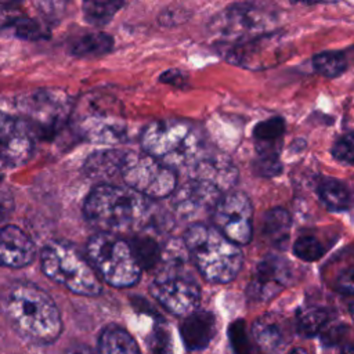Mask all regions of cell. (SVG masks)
Listing matches in <instances>:
<instances>
[{
  "mask_svg": "<svg viewBox=\"0 0 354 354\" xmlns=\"http://www.w3.org/2000/svg\"><path fill=\"white\" fill-rule=\"evenodd\" d=\"M0 310L11 328L28 342L48 344L61 335L62 321L55 301L33 283L15 282L4 288Z\"/></svg>",
  "mask_w": 354,
  "mask_h": 354,
  "instance_id": "obj_1",
  "label": "cell"
},
{
  "mask_svg": "<svg viewBox=\"0 0 354 354\" xmlns=\"http://www.w3.org/2000/svg\"><path fill=\"white\" fill-rule=\"evenodd\" d=\"M83 212L100 232L118 235L141 228L149 218L151 202L129 187L100 184L87 195Z\"/></svg>",
  "mask_w": 354,
  "mask_h": 354,
  "instance_id": "obj_2",
  "label": "cell"
},
{
  "mask_svg": "<svg viewBox=\"0 0 354 354\" xmlns=\"http://www.w3.org/2000/svg\"><path fill=\"white\" fill-rule=\"evenodd\" d=\"M184 245L198 271L209 282L227 283L241 271L242 250L214 227L192 224L184 234Z\"/></svg>",
  "mask_w": 354,
  "mask_h": 354,
  "instance_id": "obj_3",
  "label": "cell"
},
{
  "mask_svg": "<svg viewBox=\"0 0 354 354\" xmlns=\"http://www.w3.org/2000/svg\"><path fill=\"white\" fill-rule=\"evenodd\" d=\"M141 147L149 156L169 167L192 165L202 156V137L185 120L166 119L148 124L141 134Z\"/></svg>",
  "mask_w": 354,
  "mask_h": 354,
  "instance_id": "obj_4",
  "label": "cell"
},
{
  "mask_svg": "<svg viewBox=\"0 0 354 354\" xmlns=\"http://www.w3.org/2000/svg\"><path fill=\"white\" fill-rule=\"evenodd\" d=\"M41 270L54 282L82 296H97L101 281L91 264L68 242L53 241L41 252Z\"/></svg>",
  "mask_w": 354,
  "mask_h": 354,
  "instance_id": "obj_5",
  "label": "cell"
},
{
  "mask_svg": "<svg viewBox=\"0 0 354 354\" xmlns=\"http://www.w3.org/2000/svg\"><path fill=\"white\" fill-rule=\"evenodd\" d=\"M88 263L106 283L127 288L138 282L141 266L131 245L113 234L98 232L87 243Z\"/></svg>",
  "mask_w": 354,
  "mask_h": 354,
  "instance_id": "obj_6",
  "label": "cell"
},
{
  "mask_svg": "<svg viewBox=\"0 0 354 354\" xmlns=\"http://www.w3.org/2000/svg\"><path fill=\"white\" fill-rule=\"evenodd\" d=\"M119 174L129 188L145 198L169 196L177 185L174 170L148 153L124 152Z\"/></svg>",
  "mask_w": 354,
  "mask_h": 354,
  "instance_id": "obj_7",
  "label": "cell"
},
{
  "mask_svg": "<svg viewBox=\"0 0 354 354\" xmlns=\"http://www.w3.org/2000/svg\"><path fill=\"white\" fill-rule=\"evenodd\" d=\"M277 17L257 4H234L213 18L210 29L223 43H234L270 33Z\"/></svg>",
  "mask_w": 354,
  "mask_h": 354,
  "instance_id": "obj_8",
  "label": "cell"
},
{
  "mask_svg": "<svg viewBox=\"0 0 354 354\" xmlns=\"http://www.w3.org/2000/svg\"><path fill=\"white\" fill-rule=\"evenodd\" d=\"M149 290L167 311L176 315H189L201 299L195 279L176 263H169L156 274Z\"/></svg>",
  "mask_w": 354,
  "mask_h": 354,
  "instance_id": "obj_9",
  "label": "cell"
},
{
  "mask_svg": "<svg viewBox=\"0 0 354 354\" xmlns=\"http://www.w3.org/2000/svg\"><path fill=\"white\" fill-rule=\"evenodd\" d=\"M216 230L234 243L246 245L252 239L253 209L250 199L241 191L223 195L212 210Z\"/></svg>",
  "mask_w": 354,
  "mask_h": 354,
  "instance_id": "obj_10",
  "label": "cell"
},
{
  "mask_svg": "<svg viewBox=\"0 0 354 354\" xmlns=\"http://www.w3.org/2000/svg\"><path fill=\"white\" fill-rule=\"evenodd\" d=\"M223 57L238 66L248 69L270 68L282 61L283 41L272 32L234 43H221Z\"/></svg>",
  "mask_w": 354,
  "mask_h": 354,
  "instance_id": "obj_11",
  "label": "cell"
},
{
  "mask_svg": "<svg viewBox=\"0 0 354 354\" xmlns=\"http://www.w3.org/2000/svg\"><path fill=\"white\" fill-rule=\"evenodd\" d=\"M33 134L24 120L0 112V169H15L33 155Z\"/></svg>",
  "mask_w": 354,
  "mask_h": 354,
  "instance_id": "obj_12",
  "label": "cell"
},
{
  "mask_svg": "<svg viewBox=\"0 0 354 354\" xmlns=\"http://www.w3.org/2000/svg\"><path fill=\"white\" fill-rule=\"evenodd\" d=\"M293 278L290 263L281 256L268 254L259 261L248 285L246 293L252 301H268L283 290Z\"/></svg>",
  "mask_w": 354,
  "mask_h": 354,
  "instance_id": "obj_13",
  "label": "cell"
},
{
  "mask_svg": "<svg viewBox=\"0 0 354 354\" xmlns=\"http://www.w3.org/2000/svg\"><path fill=\"white\" fill-rule=\"evenodd\" d=\"M21 109L37 127L54 130L66 120L71 101L62 91L39 90L21 100Z\"/></svg>",
  "mask_w": 354,
  "mask_h": 354,
  "instance_id": "obj_14",
  "label": "cell"
},
{
  "mask_svg": "<svg viewBox=\"0 0 354 354\" xmlns=\"http://www.w3.org/2000/svg\"><path fill=\"white\" fill-rule=\"evenodd\" d=\"M223 194L213 185L191 178L173 192L171 205L184 220H195L203 213L213 210Z\"/></svg>",
  "mask_w": 354,
  "mask_h": 354,
  "instance_id": "obj_15",
  "label": "cell"
},
{
  "mask_svg": "<svg viewBox=\"0 0 354 354\" xmlns=\"http://www.w3.org/2000/svg\"><path fill=\"white\" fill-rule=\"evenodd\" d=\"M189 177L207 183L223 194L236 184L238 170L224 155H202L191 165Z\"/></svg>",
  "mask_w": 354,
  "mask_h": 354,
  "instance_id": "obj_16",
  "label": "cell"
},
{
  "mask_svg": "<svg viewBox=\"0 0 354 354\" xmlns=\"http://www.w3.org/2000/svg\"><path fill=\"white\" fill-rule=\"evenodd\" d=\"M36 254L30 236L17 225L0 227V266L10 268L26 267Z\"/></svg>",
  "mask_w": 354,
  "mask_h": 354,
  "instance_id": "obj_17",
  "label": "cell"
},
{
  "mask_svg": "<svg viewBox=\"0 0 354 354\" xmlns=\"http://www.w3.org/2000/svg\"><path fill=\"white\" fill-rule=\"evenodd\" d=\"M252 337L260 351L264 354H275L289 342L290 328L283 317L266 314L253 322Z\"/></svg>",
  "mask_w": 354,
  "mask_h": 354,
  "instance_id": "obj_18",
  "label": "cell"
},
{
  "mask_svg": "<svg viewBox=\"0 0 354 354\" xmlns=\"http://www.w3.org/2000/svg\"><path fill=\"white\" fill-rule=\"evenodd\" d=\"M180 332L187 348H206L216 333V318L209 311H194L185 317Z\"/></svg>",
  "mask_w": 354,
  "mask_h": 354,
  "instance_id": "obj_19",
  "label": "cell"
},
{
  "mask_svg": "<svg viewBox=\"0 0 354 354\" xmlns=\"http://www.w3.org/2000/svg\"><path fill=\"white\" fill-rule=\"evenodd\" d=\"M285 133V122L279 116L257 123L253 129L257 156H279V147Z\"/></svg>",
  "mask_w": 354,
  "mask_h": 354,
  "instance_id": "obj_20",
  "label": "cell"
},
{
  "mask_svg": "<svg viewBox=\"0 0 354 354\" xmlns=\"http://www.w3.org/2000/svg\"><path fill=\"white\" fill-rule=\"evenodd\" d=\"M83 131L88 140L104 144L119 142L126 134V129L122 122L104 115L87 118L83 122Z\"/></svg>",
  "mask_w": 354,
  "mask_h": 354,
  "instance_id": "obj_21",
  "label": "cell"
},
{
  "mask_svg": "<svg viewBox=\"0 0 354 354\" xmlns=\"http://www.w3.org/2000/svg\"><path fill=\"white\" fill-rule=\"evenodd\" d=\"M98 354H140V348L127 330L108 325L98 337Z\"/></svg>",
  "mask_w": 354,
  "mask_h": 354,
  "instance_id": "obj_22",
  "label": "cell"
},
{
  "mask_svg": "<svg viewBox=\"0 0 354 354\" xmlns=\"http://www.w3.org/2000/svg\"><path fill=\"white\" fill-rule=\"evenodd\" d=\"M292 227L290 214L282 207H274L268 210L263 218V234L267 241L279 248L285 249L289 241V232Z\"/></svg>",
  "mask_w": 354,
  "mask_h": 354,
  "instance_id": "obj_23",
  "label": "cell"
},
{
  "mask_svg": "<svg viewBox=\"0 0 354 354\" xmlns=\"http://www.w3.org/2000/svg\"><path fill=\"white\" fill-rule=\"evenodd\" d=\"M112 47V36L104 32H90L72 40L69 46V53L75 57H98L109 53Z\"/></svg>",
  "mask_w": 354,
  "mask_h": 354,
  "instance_id": "obj_24",
  "label": "cell"
},
{
  "mask_svg": "<svg viewBox=\"0 0 354 354\" xmlns=\"http://www.w3.org/2000/svg\"><path fill=\"white\" fill-rule=\"evenodd\" d=\"M317 192L322 203L332 212H343L351 203L347 187L332 177L322 178L317 187Z\"/></svg>",
  "mask_w": 354,
  "mask_h": 354,
  "instance_id": "obj_25",
  "label": "cell"
},
{
  "mask_svg": "<svg viewBox=\"0 0 354 354\" xmlns=\"http://www.w3.org/2000/svg\"><path fill=\"white\" fill-rule=\"evenodd\" d=\"M126 151H102L94 153L86 163L88 174L94 177H111L115 173H120L122 160Z\"/></svg>",
  "mask_w": 354,
  "mask_h": 354,
  "instance_id": "obj_26",
  "label": "cell"
},
{
  "mask_svg": "<svg viewBox=\"0 0 354 354\" xmlns=\"http://www.w3.org/2000/svg\"><path fill=\"white\" fill-rule=\"evenodd\" d=\"M329 322V313L322 307H304L297 313V328L306 336H314L324 330Z\"/></svg>",
  "mask_w": 354,
  "mask_h": 354,
  "instance_id": "obj_27",
  "label": "cell"
},
{
  "mask_svg": "<svg viewBox=\"0 0 354 354\" xmlns=\"http://www.w3.org/2000/svg\"><path fill=\"white\" fill-rule=\"evenodd\" d=\"M314 71L324 77H337L347 69V59L340 51H324L313 58Z\"/></svg>",
  "mask_w": 354,
  "mask_h": 354,
  "instance_id": "obj_28",
  "label": "cell"
},
{
  "mask_svg": "<svg viewBox=\"0 0 354 354\" xmlns=\"http://www.w3.org/2000/svg\"><path fill=\"white\" fill-rule=\"evenodd\" d=\"M120 7H123L122 1H84L83 15L91 25H105Z\"/></svg>",
  "mask_w": 354,
  "mask_h": 354,
  "instance_id": "obj_29",
  "label": "cell"
},
{
  "mask_svg": "<svg viewBox=\"0 0 354 354\" xmlns=\"http://www.w3.org/2000/svg\"><path fill=\"white\" fill-rule=\"evenodd\" d=\"M131 249L141 267H151L156 264V261L160 259V248L151 238H147V236L137 238Z\"/></svg>",
  "mask_w": 354,
  "mask_h": 354,
  "instance_id": "obj_30",
  "label": "cell"
},
{
  "mask_svg": "<svg viewBox=\"0 0 354 354\" xmlns=\"http://www.w3.org/2000/svg\"><path fill=\"white\" fill-rule=\"evenodd\" d=\"M293 253L300 260L315 261V260H319L324 256L325 248L314 236H300L293 243Z\"/></svg>",
  "mask_w": 354,
  "mask_h": 354,
  "instance_id": "obj_31",
  "label": "cell"
},
{
  "mask_svg": "<svg viewBox=\"0 0 354 354\" xmlns=\"http://www.w3.org/2000/svg\"><path fill=\"white\" fill-rule=\"evenodd\" d=\"M149 354H173V340L169 329L163 325H156L147 340Z\"/></svg>",
  "mask_w": 354,
  "mask_h": 354,
  "instance_id": "obj_32",
  "label": "cell"
},
{
  "mask_svg": "<svg viewBox=\"0 0 354 354\" xmlns=\"http://www.w3.org/2000/svg\"><path fill=\"white\" fill-rule=\"evenodd\" d=\"M15 36L25 40H37L44 37L43 26L30 18H18L10 24Z\"/></svg>",
  "mask_w": 354,
  "mask_h": 354,
  "instance_id": "obj_33",
  "label": "cell"
},
{
  "mask_svg": "<svg viewBox=\"0 0 354 354\" xmlns=\"http://www.w3.org/2000/svg\"><path fill=\"white\" fill-rule=\"evenodd\" d=\"M335 159L346 165H354V131L340 136L332 148Z\"/></svg>",
  "mask_w": 354,
  "mask_h": 354,
  "instance_id": "obj_34",
  "label": "cell"
},
{
  "mask_svg": "<svg viewBox=\"0 0 354 354\" xmlns=\"http://www.w3.org/2000/svg\"><path fill=\"white\" fill-rule=\"evenodd\" d=\"M230 340H231V346L234 348L235 354H253L249 340H248V335L245 330V324L243 321H235L231 324L230 330Z\"/></svg>",
  "mask_w": 354,
  "mask_h": 354,
  "instance_id": "obj_35",
  "label": "cell"
},
{
  "mask_svg": "<svg viewBox=\"0 0 354 354\" xmlns=\"http://www.w3.org/2000/svg\"><path fill=\"white\" fill-rule=\"evenodd\" d=\"M254 170L261 177L278 176L282 170L279 156H257L254 162Z\"/></svg>",
  "mask_w": 354,
  "mask_h": 354,
  "instance_id": "obj_36",
  "label": "cell"
},
{
  "mask_svg": "<svg viewBox=\"0 0 354 354\" xmlns=\"http://www.w3.org/2000/svg\"><path fill=\"white\" fill-rule=\"evenodd\" d=\"M335 289L343 295H354V266L339 272L335 281Z\"/></svg>",
  "mask_w": 354,
  "mask_h": 354,
  "instance_id": "obj_37",
  "label": "cell"
},
{
  "mask_svg": "<svg viewBox=\"0 0 354 354\" xmlns=\"http://www.w3.org/2000/svg\"><path fill=\"white\" fill-rule=\"evenodd\" d=\"M347 328L344 325H326L322 330V342L328 346L337 344L346 335Z\"/></svg>",
  "mask_w": 354,
  "mask_h": 354,
  "instance_id": "obj_38",
  "label": "cell"
},
{
  "mask_svg": "<svg viewBox=\"0 0 354 354\" xmlns=\"http://www.w3.org/2000/svg\"><path fill=\"white\" fill-rule=\"evenodd\" d=\"M12 212V195L8 187L0 180V223Z\"/></svg>",
  "mask_w": 354,
  "mask_h": 354,
  "instance_id": "obj_39",
  "label": "cell"
},
{
  "mask_svg": "<svg viewBox=\"0 0 354 354\" xmlns=\"http://www.w3.org/2000/svg\"><path fill=\"white\" fill-rule=\"evenodd\" d=\"M160 80L163 83H167V84H171V86H176V87H184L185 82H187V77L181 71L170 69V71L165 72L160 76Z\"/></svg>",
  "mask_w": 354,
  "mask_h": 354,
  "instance_id": "obj_40",
  "label": "cell"
},
{
  "mask_svg": "<svg viewBox=\"0 0 354 354\" xmlns=\"http://www.w3.org/2000/svg\"><path fill=\"white\" fill-rule=\"evenodd\" d=\"M65 354H95V353L84 344H77V346H73V347L68 348L65 351Z\"/></svg>",
  "mask_w": 354,
  "mask_h": 354,
  "instance_id": "obj_41",
  "label": "cell"
},
{
  "mask_svg": "<svg viewBox=\"0 0 354 354\" xmlns=\"http://www.w3.org/2000/svg\"><path fill=\"white\" fill-rule=\"evenodd\" d=\"M340 354H354V344H348L346 346Z\"/></svg>",
  "mask_w": 354,
  "mask_h": 354,
  "instance_id": "obj_42",
  "label": "cell"
},
{
  "mask_svg": "<svg viewBox=\"0 0 354 354\" xmlns=\"http://www.w3.org/2000/svg\"><path fill=\"white\" fill-rule=\"evenodd\" d=\"M288 354H307V351L304 348H300V347H296L293 350H290Z\"/></svg>",
  "mask_w": 354,
  "mask_h": 354,
  "instance_id": "obj_43",
  "label": "cell"
},
{
  "mask_svg": "<svg viewBox=\"0 0 354 354\" xmlns=\"http://www.w3.org/2000/svg\"><path fill=\"white\" fill-rule=\"evenodd\" d=\"M350 315H351V318L354 321V303H351V306H350Z\"/></svg>",
  "mask_w": 354,
  "mask_h": 354,
  "instance_id": "obj_44",
  "label": "cell"
}]
</instances>
